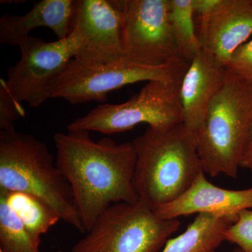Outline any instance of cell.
I'll list each match as a JSON object with an SVG mask.
<instances>
[{
    "instance_id": "24",
    "label": "cell",
    "mask_w": 252,
    "mask_h": 252,
    "mask_svg": "<svg viewBox=\"0 0 252 252\" xmlns=\"http://www.w3.org/2000/svg\"><path fill=\"white\" fill-rule=\"evenodd\" d=\"M234 252H243L241 250H240V249H236V250H235Z\"/></svg>"
},
{
    "instance_id": "17",
    "label": "cell",
    "mask_w": 252,
    "mask_h": 252,
    "mask_svg": "<svg viewBox=\"0 0 252 252\" xmlns=\"http://www.w3.org/2000/svg\"><path fill=\"white\" fill-rule=\"evenodd\" d=\"M170 18L181 56L190 63L202 47L197 33L193 0H170Z\"/></svg>"
},
{
    "instance_id": "23",
    "label": "cell",
    "mask_w": 252,
    "mask_h": 252,
    "mask_svg": "<svg viewBox=\"0 0 252 252\" xmlns=\"http://www.w3.org/2000/svg\"><path fill=\"white\" fill-rule=\"evenodd\" d=\"M240 167L248 170L252 174V126Z\"/></svg>"
},
{
    "instance_id": "9",
    "label": "cell",
    "mask_w": 252,
    "mask_h": 252,
    "mask_svg": "<svg viewBox=\"0 0 252 252\" xmlns=\"http://www.w3.org/2000/svg\"><path fill=\"white\" fill-rule=\"evenodd\" d=\"M21 57L8 69L6 83L18 102L37 108L50 99L49 86L79 49L72 31L67 37L54 41L31 37L20 44Z\"/></svg>"
},
{
    "instance_id": "11",
    "label": "cell",
    "mask_w": 252,
    "mask_h": 252,
    "mask_svg": "<svg viewBox=\"0 0 252 252\" xmlns=\"http://www.w3.org/2000/svg\"><path fill=\"white\" fill-rule=\"evenodd\" d=\"M199 41L226 67L252 34V0H220L206 17L195 19Z\"/></svg>"
},
{
    "instance_id": "6",
    "label": "cell",
    "mask_w": 252,
    "mask_h": 252,
    "mask_svg": "<svg viewBox=\"0 0 252 252\" xmlns=\"http://www.w3.org/2000/svg\"><path fill=\"white\" fill-rule=\"evenodd\" d=\"M189 66L186 61L149 66L125 58L106 64H86L72 59L51 81L49 97L63 99L72 104L104 102L112 91L129 84L182 80Z\"/></svg>"
},
{
    "instance_id": "1",
    "label": "cell",
    "mask_w": 252,
    "mask_h": 252,
    "mask_svg": "<svg viewBox=\"0 0 252 252\" xmlns=\"http://www.w3.org/2000/svg\"><path fill=\"white\" fill-rule=\"evenodd\" d=\"M67 131L54 134L56 161L86 233L113 204L138 202L133 183L137 154L132 142L118 144L107 137L96 142L88 131Z\"/></svg>"
},
{
    "instance_id": "4",
    "label": "cell",
    "mask_w": 252,
    "mask_h": 252,
    "mask_svg": "<svg viewBox=\"0 0 252 252\" xmlns=\"http://www.w3.org/2000/svg\"><path fill=\"white\" fill-rule=\"evenodd\" d=\"M252 126V84L228 69L224 84L195 133L205 174L238 177Z\"/></svg>"
},
{
    "instance_id": "3",
    "label": "cell",
    "mask_w": 252,
    "mask_h": 252,
    "mask_svg": "<svg viewBox=\"0 0 252 252\" xmlns=\"http://www.w3.org/2000/svg\"><path fill=\"white\" fill-rule=\"evenodd\" d=\"M0 190L34 195L86 233L67 181L47 146L34 136L0 130Z\"/></svg>"
},
{
    "instance_id": "25",
    "label": "cell",
    "mask_w": 252,
    "mask_h": 252,
    "mask_svg": "<svg viewBox=\"0 0 252 252\" xmlns=\"http://www.w3.org/2000/svg\"><path fill=\"white\" fill-rule=\"evenodd\" d=\"M0 252H1V251H0Z\"/></svg>"
},
{
    "instance_id": "2",
    "label": "cell",
    "mask_w": 252,
    "mask_h": 252,
    "mask_svg": "<svg viewBox=\"0 0 252 252\" xmlns=\"http://www.w3.org/2000/svg\"><path fill=\"white\" fill-rule=\"evenodd\" d=\"M132 142L137 154L134 187L153 210L178 198L204 172L195 134L184 124L148 127Z\"/></svg>"
},
{
    "instance_id": "13",
    "label": "cell",
    "mask_w": 252,
    "mask_h": 252,
    "mask_svg": "<svg viewBox=\"0 0 252 252\" xmlns=\"http://www.w3.org/2000/svg\"><path fill=\"white\" fill-rule=\"evenodd\" d=\"M228 69L202 46L189 63L180 88L183 124L194 134L203 125L212 99L224 84Z\"/></svg>"
},
{
    "instance_id": "20",
    "label": "cell",
    "mask_w": 252,
    "mask_h": 252,
    "mask_svg": "<svg viewBox=\"0 0 252 252\" xmlns=\"http://www.w3.org/2000/svg\"><path fill=\"white\" fill-rule=\"evenodd\" d=\"M26 117L21 103L11 94L6 80L0 81V129L14 131L15 123Z\"/></svg>"
},
{
    "instance_id": "10",
    "label": "cell",
    "mask_w": 252,
    "mask_h": 252,
    "mask_svg": "<svg viewBox=\"0 0 252 252\" xmlns=\"http://www.w3.org/2000/svg\"><path fill=\"white\" fill-rule=\"evenodd\" d=\"M72 31L79 49L74 59L86 64H106L124 59L123 22L115 0H77Z\"/></svg>"
},
{
    "instance_id": "12",
    "label": "cell",
    "mask_w": 252,
    "mask_h": 252,
    "mask_svg": "<svg viewBox=\"0 0 252 252\" xmlns=\"http://www.w3.org/2000/svg\"><path fill=\"white\" fill-rule=\"evenodd\" d=\"M252 209V187L230 190L212 184L202 172L188 190L171 203L154 209L164 220H176L193 214L238 218V214Z\"/></svg>"
},
{
    "instance_id": "14",
    "label": "cell",
    "mask_w": 252,
    "mask_h": 252,
    "mask_svg": "<svg viewBox=\"0 0 252 252\" xmlns=\"http://www.w3.org/2000/svg\"><path fill=\"white\" fill-rule=\"evenodd\" d=\"M74 0H41L23 15L4 14L0 18V43L20 46L31 37L33 30L48 28L58 39L67 37L72 31Z\"/></svg>"
},
{
    "instance_id": "15",
    "label": "cell",
    "mask_w": 252,
    "mask_h": 252,
    "mask_svg": "<svg viewBox=\"0 0 252 252\" xmlns=\"http://www.w3.org/2000/svg\"><path fill=\"white\" fill-rule=\"evenodd\" d=\"M236 219L199 214L182 234L170 238L161 252H215Z\"/></svg>"
},
{
    "instance_id": "22",
    "label": "cell",
    "mask_w": 252,
    "mask_h": 252,
    "mask_svg": "<svg viewBox=\"0 0 252 252\" xmlns=\"http://www.w3.org/2000/svg\"><path fill=\"white\" fill-rule=\"evenodd\" d=\"M220 0H193L195 19L209 16L217 7Z\"/></svg>"
},
{
    "instance_id": "7",
    "label": "cell",
    "mask_w": 252,
    "mask_h": 252,
    "mask_svg": "<svg viewBox=\"0 0 252 252\" xmlns=\"http://www.w3.org/2000/svg\"><path fill=\"white\" fill-rule=\"evenodd\" d=\"M182 80L152 81L128 100L102 104L67 126V130L111 135L131 130L140 124L167 129L183 124L180 88Z\"/></svg>"
},
{
    "instance_id": "19",
    "label": "cell",
    "mask_w": 252,
    "mask_h": 252,
    "mask_svg": "<svg viewBox=\"0 0 252 252\" xmlns=\"http://www.w3.org/2000/svg\"><path fill=\"white\" fill-rule=\"evenodd\" d=\"M224 238L243 252H252V209L238 214L237 220L225 230Z\"/></svg>"
},
{
    "instance_id": "8",
    "label": "cell",
    "mask_w": 252,
    "mask_h": 252,
    "mask_svg": "<svg viewBox=\"0 0 252 252\" xmlns=\"http://www.w3.org/2000/svg\"><path fill=\"white\" fill-rule=\"evenodd\" d=\"M123 22L124 58L144 65L184 61L170 18V0H115Z\"/></svg>"
},
{
    "instance_id": "18",
    "label": "cell",
    "mask_w": 252,
    "mask_h": 252,
    "mask_svg": "<svg viewBox=\"0 0 252 252\" xmlns=\"http://www.w3.org/2000/svg\"><path fill=\"white\" fill-rule=\"evenodd\" d=\"M0 251L40 252L17 215L0 194Z\"/></svg>"
},
{
    "instance_id": "21",
    "label": "cell",
    "mask_w": 252,
    "mask_h": 252,
    "mask_svg": "<svg viewBox=\"0 0 252 252\" xmlns=\"http://www.w3.org/2000/svg\"><path fill=\"white\" fill-rule=\"evenodd\" d=\"M226 68L235 75L252 84V39L235 51Z\"/></svg>"
},
{
    "instance_id": "5",
    "label": "cell",
    "mask_w": 252,
    "mask_h": 252,
    "mask_svg": "<svg viewBox=\"0 0 252 252\" xmlns=\"http://www.w3.org/2000/svg\"><path fill=\"white\" fill-rule=\"evenodd\" d=\"M180 225L179 219L160 218L140 199L136 203L113 204L72 252H159Z\"/></svg>"
},
{
    "instance_id": "16",
    "label": "cell",
    "mask_w": 252,
    "mask_h": 252,
    "mask_svg": "<svg viewBox=\"0 0 252 252\" xmlns=\"http://www.w3.org/2000/svg\"><path fill=\"white\" fill-rule=\"evenodd\" d=\"M9 207L15 212L33 243L39 248L41 236L56 225L61 217L52 207L34 195L22 192L0 190Z\"/></svg>"
}]
</instances>
